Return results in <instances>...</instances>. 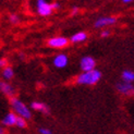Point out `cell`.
Returning a JSON list of instances; mask_svg holds the SVG:
<instances>
[{
	"label": "cell",
	"mask_w": 134,
	"mask_h": 134,
	"mask_svg": "<svg viewBox=\"0 0 134 134\" xmlns=\"http://www.w3.org/2000/svg\"><path fill=\"white\" fill-rule=\"evenodd\" d=\"M10 106L12 110L14 111L18 116H21L27 120H31L32 119V110L29 106H26L21 99H19L18 97L13 96V97H10Z\"/></svg>",
	"instance_id": "7a4b0ae2"
},
{
	"label": "cell",
	"mask_w": 134,
	"mask_h": 134,
	"mask_svg": "<svg viewBox=\"0 0 134 134\" xmlns=\"http://www.w3.org/2000/svg\"><path fill=\"white\" fill-rule=\"evenodd\" d=\"M80 69L82 71H91L96 69V60L91 56H85L80 60Z\"/></svg>",
	"instance_id": "52a82bcc"
},
{
	"label": "cell",
	"mask_w": 134,
	"mask_h": 134,
	"mask_svg": "<svg viewBox=\"0 0 134 134\" xmlns=\"http://www.w3.org/2000/svg\"><path fill=\"white\" fill-rule=\"evenodd\" d=\"M9 21L11 24H18L20 22V16L18 14H10L9 15Z\"/></svg>",
	"instance_id": "2e32d148"
},
{
	"label": "cell",
	"mask_w": 134,
	"mask_h": 134,
	"mask_svg": "<svg viewBox=\"0 0 134 134\" xmlns=\"http://www.w3.org/2000/svg\"><path fill=\"white\" fill-rule=\"evenodd\" d=\"M5 65H8V62H7V60L0 58V68H4Z\"/></svg>",
	"instance_id": "d6986e66"
},
{
	"label": "cell",
	"mask_w": 134,
	"mask_h": 134,
	"mask_svg": "<svg viewBox=\"0 0 134 134\" xmlns=\"http://www.w3.org/2000/svg\"><path fill=\"white\" fill-rule=\"evenodd\" d=\"M16 120H18V115L13 111V112H9L3 117V119L1 120V124L7 126V128H11V126H15L16 124Z\"/></svg>",
	"instance_id": "30bf717a"
},
{
	"label": "cell",
	"mask_w": 134,
	"mask_h": 134,
	"mask_svg": "<svg viewBox=\"0 0 134 134\" xmlns=\"http://www.w3.org/2000/svg\"><path fill=\"white\" fill-rule=\"evenodd\" d=\"M16 128L19 129H25L27 128V119H25L21 116H18V120H16V124H15Z\"/></svg>",
	"instance_id": "9a60e30c"
},
{
	"label": "cell",
	"mask_w": 134,
	"mask_h": 134,
	"mask_svg": "<svg viewBox=\"0 0 134 134\" xmlns=\"http://www.w3.org/2000/svg\"><path fill=\"white\" fill-rule=\"evenodd\" d=\"M79 13V8L77 7H73L72 8V12H71V15H76Z\"/></svg>",
	"instance_id": "44dd1931"
},
{
	"label": "cell",
	"mask_w": 134,
	"mask_h": 134,
	"mask_svg": "<svg viewBox=\"0 0 134 134\" xmlns=\"http://www.w3.org/2000/svg\"><path fill=\"white\" fill-rule=\"evenodd\" d=\"M122 2L128 4V3H132V2H134V0H122Z\"/></svg>",
	"instance_id": "603a6c76"
},
{
	"label": "cell",
	"mask_w": 134,
	"mask_h": 134,
	"mask_svg": "<svg viewBox=\"0 0 134 134\" xmlns=\"http://www.w3.org/2000/svg\"><path fill=\"white\" fill-rule=\"evenodd\" d=\"M53 5L47 0H36V12L41 16H49L52 14Z\"/></svg>",
	"instance_id": "3957f363"
},
{
	"label": "cell",
	"mask_w": 134,
	"mask_h": 134,
	"mask_svg": "<svg viewBox=\"0 0 134 134\" xmlns=\"http://www.w3.org/2000/svg\"><path fill=\"white\" fill-rule=\"evenodd\" d=\"M116 90L118 91L119 94H121L123 96H133L134 95V85L131 82L122 81L117 83Z\"/></svg>",
	"instance_id": "5b68a950"
},
{
	"label": "cell",
	"mask_w": 134,
	"mask_h": 134,
	"mask_svg": "<svg viewBox=\"0 0 134 134\" xmlns=\"http://www.w3.org/2000/svg\"><path fill=\"white\" fill-rule=\"evenodd\" d=\"M121 79L123 80V81L133 83L134 82V72L131 71V70H124L121 73Z\"/></svg>",
	"instance_id": "5bb4252c"
},
{
	"label": "cell",
	"mask_w": 134,
	"mask_h": 134,
	"mask_svg": "<svg viewBox=\"0 0 134 134\" xmlns=\"http://www.w3.org/2000/svg\"><path fill=\"white\" fill-rule=\"evenodd\" d=\"M110 34H111V32L109 30L104 29L102 32H100V37H102V38H107V37L110 36Z\"/></svg>",
	"instance_id": "e0dca14e"
},
{
	"label": "cell",
	"mask_w": 134,
	"mask_h": 134,
	"mask_svg": "<svg viewBox=\"0 0 134 134\" xmlns=\"http://www.w3.org/2000/svg\"><path fill=\"white\" fill-rule=\"evenodd\" d=\"M4 125H2V124H0V134H3L4 133Z\"/></svg>",
	"instance_id": "7402d4cb"
},
{
	"label": "cell",
	"mask_w": 134,
	"mask_h": 134,
	"mask_svg": "<svg viewBox=\"0 0 134 134\" xmlns=\"http://www.w3.org/2000/svg\"><path fill=\"white\" fill-rule=\"evenodd\" d=\"M87 38H88L87 33H85V32H77V33L73 34L70 37V42L72 44H81V43H84Z\"/></svg>",
	"instance_id": "7c38bea8"
},
{
	"label": "cell",
	"mask_w": 134,
	"mask_h": 134,
	"mask_svg": "<svg viewBox=\"0 0 134 134\" xmlns=\"http://www.w3.org/2000/svg\"><path fill=\"white\" fill-rule=\"evenodd\" d=\"M31 109L38 111L41 113H44V115H49L50 113L49 107L47 106L45 103H42V102H33L31 104Z\"/></svg>",
	"instance_id": "8fae6325"
},
{
	"label": "cell",
	"mask_w": 134,
	"mask_h": 134,
	"mask_svg": "<svg viewBox=\"0 0 134 134\" xmlns=\"http://www.w3.org/2000/svg\"><path fill=\"white\" fill-rule=\"evenodd\" d=\"M69 63V57L65 53H59L52 60V64L57 69H63Z\"/></svg>",
	"instance_id": "ba28073f"
},
{
	"label": "cell",
	"mask_w": 134,
	"mask_h": 134,
	"mask_svg": "<svg viewBox=\"0 0 134 134\" xmlns=\"http://www.w3.org/2000/svg\"><path fill=\"white\" fill-rule=\"evenodd\" d=\"M52 5H53V10H55V11H56V10H59V9H60V7H61L58 1L52 2Z\"/></svg>",
	"instance_id": "ffe728a7"
},
{
	"label": "cell",
	"mask_w": 134,
	"mask_h": 134,
	"mask_svg": "<svg viewBox=\"0 0 134 134\" xmlns=\"http://www.w3.org/2000/svg\"><path fill=\"white\" fill-rule=\"evenodd\" d=\"M117 23V18L115 16H102L94 22L95 29H105L107 26H112Z\"/></svg>",
	"instance_id": "8992f818"
},
{
	"label": "cell",
	"mask_w": 134,
	"mask_h": 134,
	"mask_svg": "<svg viewBox=\"0 0 134 134\" xmlns=\"http://www.w3.org/2000/svg\"><path fill=\"white\" fill-rule=\"evenodd\" d=\"M102 76H103L102 72L97 69H94L91 71H82L81 74H79L76 76L75 83L79 85L93 86V85H96L100 81Z\"/></svg>",
	"instance_id": "6da1fadb"
},
{
	"label": "cell",
	"mask_w": 134,
	"mask_h": 134,
	"mask_svg": "<svg viewBox=\"0 0 134 134\" xmlns=\"http://www.w3.org/2000/svg\"><path fill=\"white\" fill-rule=\"evenodd\" d=\"M69 43H70V39H68L66 37L56 36V37L49 38L48 42H47V45L55 49H62V48H65V47L69 45Z\"/></svg>",
	"instance_id": "277c9868"
},
{
	"label": "cell",
	"mask_w": 134,
	"mask_h": 134,
	"mask_svg": "<svg viewBox=\"0 0 134 134\" xmlns=\"http://www.w3.org/2000/svg\"><path fill=\"white\" fill-rule=\"evenodd\" d=\"M14 76V71H13L12 66L10 65H5L4 68H2V77L5 81H10Z\"/></svg>",
	"instance_id": "4fadbf2b"
},
{
	"label": "cell",
	"mask_w": 134,
	"mask_h": 134,
	"mask_svg": "<svg viewBox=\"0 0 134 134\" xmlns=\"http://www.w3.org/2000/svg\"><path fill=\"white\" fill-rule=\"evenodd\" d=\"M38 132L41 133V134H51V133H52L51 130L47 129V128H39V129H38Z\"/></svg>",
	"instance_id": "ac0fdd59"
},
{
	"label": "cell",
	"mask_w": 134,
	"mask_h": 134,
	"mask_svg": "<svg viewBox=\"0 0 134 134\" xmlns=\"http://www.w3.org/2000/svg\"><path fill=\"white\" fill-rule=\"evenodd\" d=\"M0 92H1L4 96L9 97V98L15 95L14 87H13L9 82H5V81H0Z\"/></svg>",
	"instance_id": "9c48e42d"
}]
</instances>
